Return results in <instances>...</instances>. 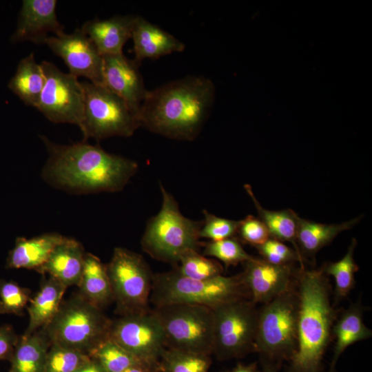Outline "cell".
<instances>
[{"label":"cell","instance_id":"1","mask_svg":"<svg viewBox=\"0 0 372 372\" xmlns=\"http://www.w3.org/2000/svg\"><path fill=\"white\" fill-rule=\"evenodd\" d=\"M41 138L49 154L42 176L52 186L68 192H119L138 170L136 161L84 141L59 145L45 136Z\"/></svg>","mask_w":372,"mask_h":372},{"label":"cell","instance_id":"2","mask_svg":"<svg viewBox=\"0 0 372 372\" xmlns=\"http://www.w3.org/2000/svg\"><path fill=\"white\" fill-rule=\"evenodd\" d=\"M215 98L212 81L187 76L147 91L139 110L141 127L163 136L192 141L201 131Z\"/></svg>","mask_w":372,"mask_h":372},{"label":"cell","instance_id":"3","mask_svg":"<svg viewBox=\"0 0 372 372\" xmlns=\"http://www.w3.org/2000/svg\"><path fill=\"white\" fill-rule=\"evenodd\" d=\"M299 298L296 351L289 360L291 372H320L333 334L336 313L331 287L322 267L300 266L296 278Z\"/></svg>","mask_w":372,"mask_h":372},{"label":"cell","instance_id":"4","mask_svg":"<svg viewBox=\"0 0 372 372\" xmlns=\"http://www.w3.org/2000/svg\"><path fill=\"white\" fill-rule=\"evenodd\" d=\"M244 298L250 299V296L241 273L232 276L220 275L206 280L188 278L175 269L152 276L150 302L154 307L190 304L214 309Z\"/></svg>","mask_w":372,"mask_h":372},{"label":"cell","instance_id":"5","mask_svg":"<svg viewBox=\"0 0 372 372\" xmlns=\"http://www.w3.org/2000/svg\"><path fill=\"white\" fill-rule=\"evenodd\" d=\"M162 205L148 222L141 239L143 250L152 258L177 265L188 250H198L203 221L185 217L175 198L160 184Z\"/></svg>","mask_w":372,"mask_h":372},{"label":"cell","instance_id":"6","mask_svg":"<svg viewBox=\"0 0 372 372\" xmlns=\"http://www.w3.org/2000/svg\"><path fill=\"white\" fill-rule=\"evenodd\" d=\"M111 323L100 307L79 293L63 301L55 316L42 329L50 344L71 348L90 356L109 338Z\"/></svg>","mask_w":372,"mask_h":372},{"label":"cell","instance_id":"7","mask_svg":"<svg viewBox=\"0 0 372 372\" xmlns=\"http://www.w3.org/2000/svg\"><path fill=\"white\" fill-rule=\"evenodd\" d=\"M299 298L296 285L258 309L256 352L263 360L276 364L296 351Z\"/></svg>","mask_w":372,"mask_h":372},{"label":"cell","instance_id":"8","mask_svg":"<svg viewBox=\"0 0 372 372\" xmlns=\"http://www.w3.org/2000/svg\"><path fill=\"white\" fill-rule=\"evenodd\" d=\"M84 90V141L111 136H131L141 127L139 114L123 99L102 85L81 82Z\"/></svg>","mask_w":372,"mask_h":372},{"label":"cell","instance_id":"9","mask_svg":"<svg viewBox=\"0 0 372 372\" xmlns=\"http://www.w3.org/2000/svg\"><path fill=\"white\" fill-rule=\"evenodd\" d=\"M167 348L209 355L212 353L214 313L209 307L173 304L154 307Z\"/></svg>","mask_w":372,"mask_h":372},{"label":"cell","instance_id":"10","mask_svg":"<svg viewBox=\"0 0 372 372\" xmlns=\"http://www.w3.org/2000/svg\"><path fill=\"white\" fill-rule=\"evenodd\" d=\"M106 269L113 300L121 316L150 311L153 274L141 255L125 248L116 247Z\"/></svg>","mask_w":372,"mask_h":372},{"label":"cell","instance_id":"11","mask_svg":"<svg viewBox=\"0 0 372 372\" xmlns=\"http://www.w3.org/2000/svg\"><path fill=\"white\" fill-rule=\"evenodd\" d=\"M213 350L217 358H240L256 352L258 309L250 299L234 300L213 309Z\"/></svg>","mask_w":372,"mask_h":372},{"label":"cell","instance_id":"12","mask_svg":"<svg viewBox=\"0 0 372 372\" xmlns=\"http://www.w3.org/2000/svg\"><path fill=\"white\" fill-rule=\"evenodd\" d=\"M41 65L45 83L36 108L53 123L74 124L80 128L85 100L81 82L51 62L43 61Z\"/></svg>","mask_w":372,"mask_h":372},{"label":"cell","instance_id":"13","mask_svg":"<svg viewBox=\"0 0 372 372\" xmlns=\"http://www.w3.org/2000/svg\"><path fill=\"white\" fill-rule=\"evenodd\" d=\"M109 338L152 369L167 348L163 326L151 310L112 321Z\"/></svg>","mask_w":372,"mask_h":372},{"label":"cell","instance_id":"14","mask_svg":"<svg viewBox=\"0 0 372 372\" xmlns=\"http://www.w3.org/2000/svg\"><path fill=\"white\" fill-rule=\"evenodd\" d=\"M45 44L64 61L71 74L103 86V56L81 29L49 37Z\"/></svg>","mask_w":372,"mask_h":372},{"label":"cell","instance_id":"15","mask_svg":"<svg viewBox=\"0 0 372 372\" xmlns=\"http://www.w3.org/2000/svg\"><path fill=\"white\" fill-rule=\"evenodd\" d=\"M244 265L242 280L256 304H264L292 288L299 269L293 265H274L253 256Z\"/></svg>","mask_w":372,"mask_h":372},{"label":"cell","instance_id":"16","mask_svg":"<svg viewBox=\"0 0 372 372\" xmlns=\"http://www.w3.org/2000/svg\"><path fill=\"white\" fill-rule=\"evenodd\" d=\"M139 65L123 53L103 56V86L138 112L147 92Z\"/></svg>","mask_w":372,"mask_h":372},{"label":"cell","instance_id":"17","mask_svg":"<svg viewBox=\"0 0 372 372\" xmlns=\"http://www.w3.org/2000/svg\"><path fill=\"white\" fill-rule=\"evenodd\" d=\"M56 0L23 1L11 42L30 41L41 44L45 43L50 32H53L54 36L64 32V26L56 17Z\"/></svg>","mask_w":372,"mask_h":372},{"label":"cell","instance_id":"18","mask_svg":"<svg viewBox=\"0 0 372 372\" xmlns=\"http://www.w3.org/2000/svg\"><path fill=\"white\" fill-rule=\"evenodd\" d=\"M132 39L134 60L139 65L145 59H158L185 49V45L174 35L140 16L135 17Z\"/></svg>","mask_w":372,"mask_h":372},{"label":"cell","instance_id":"19","mask_svg":"<svg viewBox=\"0 0 372 372\" xmlns=\"http://www.w3.org/2000/svg\"><path fill=\"white\" fill-rule=\"evenodd\" d=\"M134 15H116L107 19H94L81 28L102 56L123 53V48L132 38Z\"/></svg>","mask_w":372,"mask_h":372},{"label":"cell","instance_id":"20","mask_svg":"<svg viewBox=\"0 0 372 372\" xmlns=\"http://www.w3.org/2000/svg\"><path fill=\"white\" fill-rule=\"evenodd\" d=\"M85 252L80 242L65 238L52 250L45 263L37 271L48 273L66 287L78 285L84 265Z\"/></svg>","mask_w":372,"mask_h":372},{"label":"cell","instance_id":"21","mask_svg":"<svg viewBox=\"0 0 372 372\" xmlns=\"http://www.w3.org/2000/svg\"><path fill=\"white\" fill-rule=\"evenodd\" d=\"M65 238L57 233H48L30 239L17 238L7 258V267L37 270Z\"/></svg>","mask_w":372,"mask_h":372},{"label":"cell","instance_id":"22","mask_svg":"<svg viewBox=\"0 0 372 372\" xmlns=\"http://www.w3.org/2000/svg\"><path fill=\"white\" fill-rule=\"evenodd\" d=\"M362 216L338 224H324L299 217L296 244L304 260L305 256H314L324 247L329 245L341 232L356 225Z\"/></svg>","mask_w":372,"mask_h":372},{"label":"cell","instance_id":"23","mask_svg":"<svg viewBox=\"0 0 372 372\" xmlns=\"http://www.w3.org/2000/svg\"><path fill=\"white\" fill-rule=\"evenodd\" d=\"M66 288L52 276L42 282L37 294L30 300L29 323L25 334L34 333L53 319L63 302Z\"/></svg>","mask_w":372,"mask_h":372},{"label":"cell","instance_id":"24","mask_svg":"<svg viewBox=\"0 0 372 372\" xmlns=\"http://www.w3.org/2000/svg\"><path fill=\"white\" fill-rule=\"evenodd\" d=\"M371 335V330L364 322L361 302L358 301L351 304L335 322L332 334L335 338L333 355L328 372H333L339 357L347 348L357 342L369 339Z\"/></svg>","mask_w":372,"mask_h":372},{"label":"cell","instance_id":"25","mask_svg":"<svg viewBox=\"0 0 372 372\" xmlns=\"http://www.w3.org/2000/svg\"><path fill=\"white\" fill-rule=\"evenodd\" d=\"M50 342L41 329L24 334L16 345L9 372H45L47 354Z\"/></svg>","mask_w":372,"mask_h":372},{"label":"cell","instance_id":"26","mask_svg":"<svg viewBox=\"0 0 372 372\" xmlns=\"http://www.w3.org/2000/svg\"><path fill=\"white\" fill-rule=\"evenodd\" d=\"M80 294L101 309L113 300L106 265L90 253H85L82 274L77 285Z\"/></svg>","mask_w":372,"mask_h":372},{"label":"cell","instance_id":"27","mask_svg":"<svg viewBox=\"0 0 372 372\" xmlns=\"http://www.w3.org/2000/svg\"><path fill=\"white\" fill-rule=\"evenodd\" d=\"M45 83L43 72L30 54L19 63L17 71L8 83L9 89L25 104L36 107Z\"/></svg>","mask_w":372,"mask_h":372},{"label":"cell","instance_id":"28","mask_svg":"<svg viewBox=\"0 0 372 372\" xmlns=\"http://www.w3.org/2000/svg\"><path fill=\"white\" fill-rule=\"evenodd\" d=\"M244 187L256 207L258 218L267 227L271 238L282 242H291L293 245V249L301 256L296 244L299 216L291 209L275 211L263 208L254 194L251 187L248 184Z\"/></svg>","mask_w":372,"mask_h":372},{"label":"cell","instance_id":"29","mask_svg":"<svg viewBox=\"0 0 372 372\" xmlns=\"http://www.w3.org/2000/svg\"><path fill=\"white\" fill-rule=\"evenodd\" d=\"M357 245L355 238L351 240L345 255L338 261L326 263L322 269L327 276H331L335 281V302L348 296L355 285V274L359 267L354 259Z\"/></svg>","mask_w":372,"mask_h":372},{"label":"cell","instance_id":"30","mask_svg":"<svg viewBox=\"0 0 372 372\" xmlns=\"http://www.w3.org/2000/svg\"><path fill=\"white\" fill-rule=\"evenodd\" d=\"M90 357L96 361L106 372H123L132 366L145 365L110 338L98 346Z\"/></svg>","mask_w":372,"mask_h":372},{"label":"cell","instance_id":"31","mask_svg":"<svg viewBox=\"0 0 372 372\" xmlns=\"http://www.w3.org/2000/svg\"><path fill=\"white\" fill-rule=\"evenodd\" d=\"M175 270L183 276L194 280L212 278L223 275V268L219 262L193 249L182 254Z\"/></svg>","mask_w":372,"mask_h":372},{"label":"cell","instance_id":"32","mask_svg":"<svg viewBox=\"0 0 372 372\" xmlns=\"http://www.w3.org/2000/svg\"><path fill=\"white\" fill-rule=\"evenodd\" d=\"M207 355L166 348L161 358L163 372H207Z\"/></svg>","mask_w":372,"mask_h":372},{"label":"cell","instance_id":"33","mask_svg":"<svg viewBox=\"0 0 372 372\" xmlns=\"http://www.w3.org/2000/svg\"><path fill=\"white\" fill-rule=\"evenodd\" d=\"M90 357L75 349L51 344L49 348L45 372H74Z\"/></svg>","mask_w":372,"mask_h":372},{"label":"cell","instance_id":"34","mask_svg":"<svg viewBox=\"0 0 372 372\" xmlns=\"http://www.w3.org/2000/svg\"><path fill=\"white\" fill-rule=\"evenodd\" d=\"M204 247L205 256L216 258L227 267L244 263L252 258L235 237L209 241Z\"/></svg>","mask_w":372,"mask_h":372},{"label":"cell","instance_id":"35","mask_svg":"<svg viewBox=\"0 0 372 372\" xmlns=\"http://www.w3.org/2000/svg\"><path fill=\"white\" fill-rule=\"evenodd\" d=\"M30 300L29 289L13 281L0 280V313L20 316Z\"/></svg>","mask_w":372,"mask_h":372},{"label":"cell","instance_id":"36","mask_svg":"<svg viewBox=\"0 0 372 372\" xmlns=\"http://www.w3.org/2000/svg\"><path fill=\"white\" fill-rule=\"evenodd\" d=\"M262 258L268 262L285 265L299 262L304 265V260L297 251L285 245L283 242L270 238L263 244L255 247Z\"/></svg>","mask_w":372,"mask_h":372},{"label":"cell","instance_id":"37","mask_svg":"<svg viewBox=\"0 0 372 372\" xmlns=\"http://www.w3.org/2000/svg\"><path fill=\"white\" fill-rule=\"evenodd\" d=\"M205 219L199 231V237L218 241L236 235L238 221L216 216L204 210Z\"/></svg>","mask_w":372,"mask_h":372},{"label":"cell","instance_id":"38","mask_svg":"<svg viewBox=\"0 0 372 372\" xmlns=\"http://www.w3.org/2000/svg\"><path fill=\"white\" fill-rule=\"evenodd\" d=\"M236 234L242 241L254 247L263 244L271 238L262 220L251 215L238 220Z\"/></svg>","mask_w":372,"mask_h":372},{"label":"cell","instance_id":"39","mask_svg":"<svg viewBox=\"0 0 372 372\" xmlns=\"http://www.w3.org/2000/svg\"><path fill=\"white\" fill-rule=\"evenodd\" d=\"M19 339L11 326L0 327V360H10Z\"/></svg>","mask_w":372,"mask_h":372},{"label":"cell","instance_id":"40","mask_svg":"<svg viewBox=\"0 0 372 372\" xmlns=\"http://www.w3.org/2000/svg\"><path fill=\"white\" fill-rule=\"evenodd\" d=\"M74 372H106L105 370L94 360L90 359L80 366Z\"/></svg>","mask_w":372,"mask_h":372},{"label":"cell","instance_id":"41","mask_svg":"<svg viewBox=\"0 0 372 372\" xmlns=\"http://www.w3.org/2000/svg\"><path fill=\"white\" fill-rule=\"evenodd\" d=\"M123 372H154L152 368L145 365H138L130 367Z\"/></svg>","mask_w":372,"mask_h":372},{"label":"cell","instance_id":"42","mask_svg":"<svg viewBox=\"0 0 372 372\" xmlns=\"http://www.w3.org/2000/svg\"><path fill=\"white\" fill-rule=\"evenodd\" d=\"M262 372H278L276 364L263 360V369Z\"/></svg>","mask_w":372,"mask_h":372},{"label":"cell","instance_id":"43","mask_svg":"<svg viewBox=\"0 0 372 372\" xmlns=\"http://www.w3.org/2000/svg\"><path fill=\"white\" fill-rule=\"evenodd\" d=\"M233 372H254V370L251 368L243 366H239L236 367Z\"/></svg>","mask_w":372,"mask_h":372}]
</instances>
